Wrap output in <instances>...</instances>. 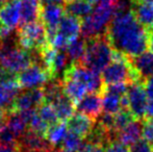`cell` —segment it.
<instances>
[{
	"mask_svg": "<svg viewBox=\"0 0 153 152\" xmlns=\"http://www.w3.org/2000/svg\"><path fill=\"white\" fill-rule=\"evenodd\" d=\"M115 51L133 57L149 49V30L143 26L129 8H117L106 31Z\"/></svg>",
	"mask_w": 153,
	"mask_h": 152,
	"instance_id": "1",
	"label": "cell"
},
{
	"mask_svg": "<svg viewBox=\"0 0 153 152\" xmlns=\"http://www.w3.org/2000/svg\"><path fill=\"white\" fill-rule=\"evenodd\" d=\"M114 53L115 50L111 47L106 33L85 39V51L81 64L101 73L113 59Z\"/></svg>",
	"mask_w": 153,
	"mask_h": 152,
	"instance_id": "2",
	"label": "cell"
},
{
	"mask_svg": "<svg viewBox=\"0 0 153 152\" xmlns=\"http://www.w3.org/2000/svg\"><path fill=\"white\" fill-rule=\"evenodd\" d=\"M117 3L99 1L91 14L81 20V36L89 39L106 33L107 27L117 10Z\"/></svg>",
	"mask_w": 153,
	"mask_h": 152,
	"instance_id": "3",
	"label": "cell"
},
{
	"mask_svg": "<svg viewBox=\"0 0 153 152\" xmlns=\"http://www.w3.org/2000/svg\"><path fill=\"white\" fill-rule=\"evenodd\" d=\"M40 61L39 51H28L18 44L1 45L0 47V67L18 74L33 62Z\"/></svg>",
	"mask_w": 153,
	"mask_h": 152,
	"instance_id": "4",
	"label": "cell"
},
{
	"mask_svg": "<svg viewBox=\"0 0 153 152\" xmlns=\"http://www.w3.org/2000/svg\"><path fill=\"white\" fill-rule=\"evenodd\" d=\"M101 77L104 85L116 82L130 83L132 81H143L132 67L129 57L117 51L114 53L111 63L103 69Z\"/></svg>",
	"mask_w": 153,
	"mask_h": 152,
	"instance_id": "5",
	"label": "cell"
},
{
	"mask_svg": "<svg viewBox=\"0 0 153 152\" xmlns=\"http://www.w3.org/2000/svg\"><path fill=\"white\" fill-rule=\"evenodd\" d=\"M17 44L28 51L40 52L48 44L46 27L41 20L23 24L20 26L17 33Z\"/></svg>",
	"mask_w": 153,
	"mask_h": 152,
	"instance_id": "6",
	"label": "cell"
},
{
	"mask_svg": "<svg viewBox=\"0 0 153 152\" xmlns=\"http://www.w3.org/2000/svg\"><path fill=\"white\" fill-rule=\"evenodd\" d=\"M81 33V20L65 13L59 23L56 33L49 45L55 49H65L71 41L75 40Z\"/></svg>",
	"mask_w": 153,
	"mask_h": 152,
	"instance_id": "7",
	"label": "cell"
},
{
	"mask_svg": "<svg viewBox=\"0 0 153 152\" xmlns=\"http://www.w3.org/2000/svg\"><path fill=\"white\" fill-rule=\"evenodd\" d=\"M62 76H69L77 79L85 85L88 93H100L104 90V82L99 72L85 67L81 63H72L65 71Z\"/></svg>",
	"mask_w": 153,
	"mask_h": 152,
	"instance_id": "8",
	"label": "cell"
},
{
	"mask_svg": "<svg viewBox=\"0 0 153 152\" xmlns=\"http://www.w3.org/2000/svg\"><path fill=\"white\" fill-rule=\"evenodd\" d=\"M126 104L129 112L135 119H146L148 97L143 85V81H132L128 83L126 92Z\"/></svg>",
	"mask_w": 153,
	"mask_h": 152,
	"instance_id": "9",
	"label": "cell"
},
{
	"mask_svg": "<svg viewBox=\"0 0 153 152\" xmlns=\"http://www.w3.org/2000/svg\"><path fill=\"white\" fill-rule=\"evenodd\" d=\"M50 78L51 76L48 70L43 66L41 62L38 61L30 64L17 75V80L21 89L24 90L43 87Z\"/></svg>",
	"mask_w": 153,
	"mask_h": 152,
	"instance_id": "10",
	"label": "cell"
},
{
	"mask_svg": "<svg viewBox=\"0 0 153 152\" xmlns=\"http://www.w3.org/2000/svg\"><path fill=\"white\" fill-rule=\"evenodd\" d=\"M65 14V10L62 5L57 4H48V5L41 6L40 20L46 27L47 40L48 44L52 40L56 33V29L62 17Z\"/></svg>",
	"mask_w": 153,
	"mask_h": 152,
	"instance_id": "11",
	"label": "cell"
},
{
	"mask_svg": "<svg viewBox=\"0 0 153 152\" xmlns=\"http://www.w3.org/2000/svg\"><path fill=\"white\" fill-rule=\"evenodd\" d=\"M45 101L44 92L42 87L26 90L25 92L19 93L13 104L12 110L24 112V110H36Z\"/></svg>",
	"mask_w": 153,
	"mask_h": 152,
	"instance_id": "12",
	"label": "cell"
},
{
	"mask_svg": "<svg viewBox=\"0 0 153 152\" xmlns=\"http://www.w3.org/2000/svg\"><path fill=\"white\" fill-rule=\"evenodd\" d=\"M76 110L78 113L88 116L94 121L102 113V94L100 93H89L85 95L77 103Z\"/></svg>",
	"mask_w": 153,
	"mask_h": 152,
	"instance_id": "13",
	"label": "cell"
},
{
	"mask_svg": "<svg viewBox=\"0 0 153 152\" xmlns=\"http://www.w3.org/2000/svg\"><path fill=\"white\" fill-rule=\"evenodd\" d=\"M18 147L20 152L34 151V150H43V149H54L49 142L46 140L45 136L27 129L20 138L18 139Z\"/></svg>",
	"mask_w": 153,
	"mask_h": 152,
	"instance_id": "14",
	"label": "cell"
},
{
	"mask_svg": "<svg viewBox=\"0 0 153 152\" xmlns=\"http://www.w3.org/2000/svg\"><path fill=\"white\" fill-rule=\"evenodd\" d=\"M20 1L7 0L0 5V22L3 26L15 29L20 25Z\"/></svg>",
	"mask_w": 153,
	"mask_h": 152,
	"instance_id": "15",
	"label": "cell"
},
{
	"mask_svg": "<svg viewBox=\"0 0 153 152\" xmlns=\"http://www.w3.org/2000/svg\"><path fill=\"white\" fill-rule=\"evenodd\" d=\"M130 10L145 28L153 25V0H129Z\"/></svg>",
	"mask_w": 153,
	"mask_h": 152,
	"instance_id": "16",
	"label": "cell"
},
{
	"mask_svg": "<svg viewBox=\"0 0 153 152\" xmlns=\"http://www.w3.org/2000/svg\"><path fill=\"white\" fill-rule=\"evenodd\" d=\"M143 121L144 120L133 119L129 122L125 127L118 130L116 132V140L129 147L139 141L142 138V130H143Z\"/></svg>",
	"mask_w": 153,
	"mask_h": 152,
	"instance_id": "17",
	"label": "cell"
},
{
	"mask_svg": "<svg viewBox=\"0 0 153 152\" xmlns=\"http://www.w3.org/2000/svg\"><path fill=\"white\" fill-rule=\"evenodd\" d=\"M66 123L69 131H72L81 138L85 139L93 129L95 121L81 113H76L71 116L66 121Z\"/></svg>",
	"mask_w": 153,
	"mask_h": 152,
	"instance_id": "18",
	"label": "cell"
},
{
	"mask_svg": "<svg viewBox=\"0 0 153 152\" xmlns=\"http://www.w3.org/2000/svg\"><path fill=\"white\" fill-rule=\"evenodd\" d=\"M131 65L139 74L141 80H145L147 77L153 75V52L146 50L137 56L129 57Z\"/></svg>",
	"mask_w": 153,
	"mask_h": 152,
	"instance_id": "19",
	"label": "cell"
},
{
	"mask_svg": "<svg viewBox=\"0 0 153 152\" xmlns=\"http://www.w3.org/2000/svg\"><path fill=\"white\" fill-rule=\"evenodd\" d=\"M21 87L18 80L0 83V108L10 112L16 97L20 93Z\"/></svg>",
	"mask_w": 153,
	"mask_h": 152,
	"instance_id": "20",
	"label": "cell"
},
{
	"mask_svg": "<svg viewBox=\"0 0 153 152\" xmlns=\"http://www.w3.org/2000/svg\"><path fill=\"white\" fill-rule=\"evenodd\" d=\"M62 87L64 94L73 103H77L85 95V93H88L87 87L83 83L69 76H62Z\"/></svg>",
	"mask_w": 153,
	"mask_h": 152,
	"instance_id": "21",
	"label": "cell"
},
{
	"mask_svg": "<svg viewBox=\"0 0 153 152\" xmlns=\"http://www.w3.org/2000/svg\"><path fill=\"white\" fill-rule=\"evenodd\" d=\"M20 1V25L27 24L40 19V0H19Z\"/></svg>",
	"mask_w": 153,
	"mask_h": 152,
	"instance_id": "22",
	"label": "cell"
},
{
	"mask_svg": "<svg viewBox=\"0 0 153 152\" xmlns=\"http://www.w3.org/2000/svg\"><path fill=\"white\" fill-rule=\"evenodd\" d=\"M122 108H127L126 97L111 92L105 91L102 92V110L104 113L115 115Z\"/></svg>",
	"mask_w": 153,
	"mask_h": 152,
	"instance_id": "23",
	"label": "cell"
},
{
	"mask_svg": "<svg viewBox=\"0 0 153 152\" xmlns=\"http://www.w3.org/2000/svg\"><path fill=\"white\" fill-rule=\"evenodd\" d=\"M64 10L67 14L83 20L92 13L93 4L88 2L87 0H72L65 3Z\"/></svg>",
	"mask_w": 153,
	"mask_h": 152,
	"instance_id": "24",
	"label": "cell"
},
{
	"mask_svg": "<svg viewBox=\"0 0 153 152\" xmlns=\"http://www.w3.org/2000/svg\"><path fill=\"white\" fill-rule=\"evenodd\" d=\"M67 132H68L67 123L64 121H59L49 126L46 133H45V138L52 147L59 148V146H61Z\"/></svg>",
	"mask_w": 153,
	"mask_h": 152,
	"instance_id": "25",
	"label": "cell"
},
{
	"mask_svg": "<svg viewBox=\"0 0 153 152\" xmlns=\"http://www.w3.org/2000/svg\"><path fill=\"white\" fill-rule=\"evenodd\" d=\"M51 104L54 108L59 121L66 122L75 112L74 103L64 93L61 96H59L55 100H53Z\"/></svg>",
	"mask_w": 153,
	"mask_h": 152,
	"instance_id": "26",
	"label": "cell"
},
{
	"mask_svg": "<svg viewBox=\"0 0 153 152\" xmlns=\"http://www.w3.org/2000/svg\"><path fill=\"white\" fill-rule=\"evenodd\" d=\"M65 51L71 63H81L85 51V39L81 36L71 41L65 48Z\"/></svg>",
	"mask_w": 153,
	"mask_h": 152,
	"instance_id": "27",
	"label": "cell"
},
{
	"mask_svg": "<svg viewBox=\"0 0 153 152\" xmlns=\"http://www.w3.org/2000/svg\"><path fill=\"white\" fill-rule=\"evenodd\" d=\"M83 140L85 139L79 136L78 134L68 130L59 148L69 152H78L83 144Z\"/></svg>",
	"mask_w": 153,
	"mask_h": 152,
	"instance_id": "28",
	"label": "cell"
},
{
	"mask_svg": "<svg viewBox=\"0 0 153 152\" xmlns=\"http://www.w3.org/2000/svg\"><path fill=\"white\" fill-rule=\"evenodd\" d=\"M36 113L39 114L41 118L48 124L49 126L52 125V124L59 122V118L55 113V110L53 108V105L49 102L44 101L38 108H36Z\"/></svg>",
	"mask_w": 153,
	"mask_h": 152,
	"instance_id": "29",
	"label": "cell"
},
{
	"mask_svg": "<svg viewBox=\"0 0 153 152\" xmlns=\"http://www.w3.org/2000/svg\"><path fill=\"white\" fill-rule=\"evenodd\" d=\"M48 127H49V125L40 117V116H39V114L36 113V110H34V112L31 114L30 118H29L28 129L36 132V133L42 134V136H45Z\"/></svg>",
	"mask_w": 153,
	"mask_h": 152,
	"instance_id": "30",
	"label": "cell"
},
{
	"mask_svg": "<svg viewBox=\"0 0 153 152\" xmlns=\"http://www.w3.org/2000/svg\"><path fill=\"white\" fill-rule=\"evenodd\" d=\"M133 119H135L132 116L128 108H122L118 113L114 115V124H115V130L116 132L118 130L122 129L123 127L127 125L129 122H131Z\"/></svg>",
	"mask_w": 153,
	"mask_h": 152,
	"instance_id": "31",
	"label": "cell"
},
{
	"mask_svg": "<svg viewBox=\"0 0 153 152\" xmlns=\"http://www.w3.org/2000/svg\"><path fill=\"white\" fill-rule=\"evenodd\" d=\"M142 136L145 141H147L153 147V123L150 119H144L143 121V130H142Z\"/></svg>",
	"mask_w": 153,
	"mask_h": 152,
	"instance_id": "32",
	"label": "cell"
},
{
	"mask_svg": "<svg viewBox=\"0 0 153 152\" xmlns=\"http://www.w3.org/2000/svg\"><path fill=\"white\" fill-rule=\"evenodd\" d=\"M128 151L129 152H153V147L147 141L141 140L137 141L135 143H133L132 145L128 147Z\"/></svg>",
	"mask_w": 153,
	"mask_h": 152,
	"instance_id": "33",
	"label": "cell"
},
{
	"mask_svg": "<svg viewBox=\"0 0 153 152\" xmlns=\"http://www.w3.org/2000/svg\"><path fill=\"white\" fill-rule=\"evenodd\" d=\"M105 146L100 143L92 142V141H85L83 142L81 148L78 152H104Z\"/></svg>",
	"mask_w": 153,
	"mask_h": 152,
	"instance_id": "34",
	"label": "cell"
},
{
	"mask_svg": "<svg viewBox=\"0 0 153 152\" xmlns=\"http://www.w3.org/2000/svg\"><path fill=\"white\" fill-rule=\"evenodd\" d=\"M143 85H144V89H145L146 94H147L148 99L153 100V75L147 77L143 81Z\"/></svg>",
	"mask_w": 153,
	"mask_h": 152,
	"instance_id": "35",
	"label": "cell"
},
{
	"mask_svg": "<svg viewBox=\"0 0 153 152\" xmlns=\"http://www.w3.org/2000/svg\"><path fill=\"white\" fill-rule=\"evenodd\" d=\"M0 152H20L18 144L15 145H5L0 144Z\"/></svg>",
	"mask_w": 153,
	"mask_h": 152,
	"instance_id": "36",
	"label": "cell"
},
{
	"mask_svg": "<svg viewBox=\"0 0 153 152\" xmlns=\"http://www.w3.org/2000/svg\"><path fill=\"white\" fill-rule=\"evenodd\" d=\"M41 5H48V4H57V5H65V0H40Z\"/></svg>",
	"mask_w": 153,
	"mask_h": 152,
	"instance_id": "37",
	"label": "cell"
},
{
	"mask_svg": "<svg viewBox=\"0 0 153 152\" xmlns=\"http://www.w3.org/2000/svg\"><path fill=\"white\" fill-rule=\"evenodd\" d=\"M146 118L151 119L153 118V100H149L147 104V110H146Z\"/></svg>",
	"mask_w": 153,
	"mask_h": 152,
	"instance_id": "38",
	"label": "cell"
},
{
	"mask_svg": "<svg viewBox=\"0 0 153 152\" xmlns=\"http://www.w3.org/2000/svg\"><path fill=\"white\" fill-rule=\"evenodd\" d=\"M57 148L54 149H43V150H34V151H27V152H55Z\"/></svg>",
	"mask_w": 153,
	"mask_h": 152,
	"instance_id": "39",
	"label": "cell"
},
{
	"mask_svg": "<svg viewBox=\"0 0 153 152\" xmlns=\"http://www.w3.org/2000/svg\"><path fill=\"white\" fill-rule=\"evenodd\" d=\"M87 1H88V2H90V3L94 5V4H97V3H98V2L100 1V0H87Z\"/></svg>",
	"mask_w": 153,
	"mask_h": 152,
	"instance_id": "40",
	"label": "cell"
},
{
	"mask_svg": "<svg viewBox=\"0 0 153 152\" xmlns=\"http://www.w3.org/2000/svg\"><path fill=\"white\" fill-rule=\"evenodd\" d=\"M100 1H104V2H111V3H117L119 0H100Z\"/></svg>",
	"mask_w": 153,
	"mask_h": 152,
	"instance_id": "41",
	"label": "cell"
},
{
	"mask_svg": "<svg viewBox=\"0 0 153 152\" xmlns=\"http://www.w3.org/2000/svg\"><path fill=\"white\" fill-rule=\"evenodd\" d=\"M7 1V0H0V5H1V4H3L4 2H6Z\"/></svg>",
	"mask_w": 153,
	"mask_h": 152,
	"instance_id": "42",
	"label": "cell"
},
{
	"mask_svg": "<svg viewBox=\"0 0 153 152\" xmlns=\"http://www.w3.org/2000/svg\"><path fill=\"white\" fill-rule=\"evenodd\" d=\"M149 31H150L151 33H153V25L151 26V28H149Z\"/></svg>",
	"mask_w": 153,
	"mask_h": 152,
	"instance_id": "43",
	"label": "cell"
},
{
	"mask_svg": "<svg viewBox=\"0 0 153 152\" xmlns=\"http://www.w3.org/2000/svg\"><path fill=\"white\" fill-rule=\"evenodd\" d=\"M1 45H2V40H1V38H0V47H1Z\"/></svg>",
	"mask_w": 153,
	"mask_h": 152,
	"instance_id": "44",
	"label": "cell"
},
{
	"mask_svg": "<svg viewBox=\"0 0 153 152\" xmlns=\"http://www.w3.org/2000/svg\"><path fill=\"white\" fill-rule=\"evenodd\" d=\"M2 26H3V25H2V24H1V22H0V29H1V27H2Z\"/></svg>",
	"mask_w": 153,
	"mask_h": 152,
	"instance_id": "45",
	"label": "cell"
},
{
	"mask_svg": "<svg viewBox=\"0 0 153 152\" xmlns=\"http://www.w3.org/2000/svg\"><path fill=\"white\" fill-rule=\"evenodd\" d=\"M66 2H68V1H72V0H65Z\"/></svg>",
	"mask_w": 153,
	"mask_h": 152,
	"instance_id": "46",
	"label": "cell"
},
{
	"mask_svg": "<svg viewBox=\"0 0 153 152\" xmlns=\"http://www.w3.org/2000/svg\"><path fill=\"white\" fill-rule=\"evenodd\" d=\"M150 120H151V121H152V123H153V118H151V119H150Z\"/></svg>",
	"mask_w": 153,
	"mask_h": 152,
	"instance_id": "47",
	"label": "cell"
}]
</instances>
